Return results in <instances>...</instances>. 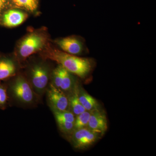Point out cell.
<instances>
[{
	"label": "cell",
	"mask_w": 156,
	"mask_h": 156,
	"mask_svg": "<svg viewBox=\"0 0 156 156\" xmlns=\"http://www.w3.org/2000/svg\"><path fill=\"white\" fill-rule=\"evenodd\" d=\"M40 55L44 60L56 62L73 74L84 79L89 75L94 67L92 58H83L69 54L53 47L50 43Z\"/></svg>",
	"instance_id": "obj_1"
},
{
	"label": "cell",
	"mask_w": 156,
	"mask_h": 156,
	"mask_svg": "<svg viewBox=\"0 0 156 156\" xmlns=\"http://www.w3.org/2000/svg\"><path fill=\"white\" fill-rule=\"evenodd\" d=\"M50 35L46 27L32 31L17 43L15 52L16 58L18 61H23L31 55L40 53L50 43Z\"/></svg>",
	"instance_id": "obj_2"
},
{
	"label": "cell",
	"mask_w": 156,
	"mask_h": 156,
	"mask_svg": "<svg viewBox=\"0 0 156 156\" xmlns=\"http://www.w3.org/2000/svg\"><path fill=\"white\" fill-rule=\"evenodd\" d=\"M50 67L43 62L35 63L30 68L28 79L35 93L43 94L48 88L51 76Z\"/></svg>",
	"instance_id": "obj_3"
},
{
	"label": "cell",
	"mask_w": 156,
	"mask_h": 156,
	"mask_svg": "<svg viewBox=\"0 0 156 156\" xmlns=\"http://www.w3.org/2000/svg\"><path fill=\"white\" fill-rule=\"evenodd\" d=\"M9 88L12 96L18 102L27 105L33 103L35 93L25 76H16L10 83Z\"/></svg>",
	"instance_id": "obj_4"
},
{
	"label": "cell",
	"mask_w": 156,
	"mask_h": 156,
	"mask_svg": "<svg viewBox=\"0 0 156 156\" xmlns=\"http://www.w3.org/2000/svg\"><path fill=\"white\" fill-rule=\"evenodd\" d=\"M88 127L75 129L70 134V140L72 144L77 149H85L93 144L101 136Z\"/></svg>",
	"instance_id": "obj_5"
},
{
	"label": "cell",
	"mask_w": 156,
	"mask_h": 156,
	"mask_svg": "<svg viewBox=\"0 0 156 156\" xmlns=\"http://www.w3.org/2000/svg\"><path fill=\"white\" fill-rule=\"evenodd\" d=\"M53 42L59 50L75 56L82 55L87 50L83 39L76 36L60 38Z\"/></svg>",
	"instance_id": "obj_6"
},
{
	"label": "cell",
	"mask_w": 156,
	"mask_h": 156,
	"mask_svg": "<svg viewBox=\"0 0 156 156\" xmlns=\"http://www.w3.org/2000/svg\"><path fill=\"white\" fill-rule=\"evenodd\" d=\"M73 74L58 65L51 72V83L64 92H70L76 87Z\"/></svg>",
	"instance_id": "obj_7"
},
{
	"label": "cell",
	"mask_w": 156,
	"mask_h": 156,
	"mask_svg": "<svg viewBox=\"0 0 156 156\" xmlns=\"http://www.w3.org/2000/svg\"><path fill=\"white\" fill-rule=\"evenodd\" d=\"M28 12L16 8H9L4 11L0 19V26L13 28L21 25L27 19Z\"/></svg>",
	"instance_id": "obj_8"
},
{
	"label": "cell",
	"mask_w": 156,
	"mask_h": 156,
	"mask_svg": "<svg viewBox=\"0 0 156 156\" xmlns=\"http://www.w3.org/2000/svg\"><path fill=\"white\" fill-rule=\"evenodd\" d=\"M48 102L52 110H68L69 101L65 92L50 83L48 89Z\"/></svg>",
	"instance_id": "obj_9"
},
{
	"label": "cell",
	"mask_w": 156,
	"mask_h": 156,
	"mask_svg": "<svg viewBox=\"0 0 156 156\" xmlns=\"http://www.w3.org/2000/svg\"><path fill=\"white\" fill-rule=\"evenodd\" d=\"M17 65L10 56L0 54V82L16 76Z\"/></svg>",
	"instance_id": "obj_10"
},
{
	"label": "cell",
	"mask_w": 156,
	"mask_h": 156,
	"mask_svg": "<svg viewBox=\"0 0 156 156\" xmlns=\"http://www.w3.org/2000/svg\"><path fill=\"white\" fill-rule=\"evenodd\" d=\"M87 127L102 135L108 129L107 120L105 114L101 112L98 109L93 111Z\"/></svg>",
	"instance_id": "obj_11"
},
{
	"label": "cell",
	"mask_w": 156,
	"mask_h": 156,
	"mask_svg": "<svg viewBox=\"0 0 156 156\" xmlns=\"http://www.w3.org/2000/svg\"><path fill=\"white\" fill-rule=\"evenodd\" d=\"M9 8L21 9L26 12L35 13L38 8L39 0H8Z\"/></svg>",
	"instance_id": "obj_12"
},
{
	"label": "cell",
	"mask_w": 156,
	"mask_h": 156,
	"mask_svg": "<svg viewBox=\"0 0 156 156\" xmlns=\"http://www.w3.org/2000/svg\"><path fill=\"white\" fill-rule=\"evenodd\" d=\"M78 97L86 110L92 111L98 109V105L96 99L83 89L78 88Z\"/></svg>",
	"instance_id": "obj_13"
},
{
	"label": "cell",
	"mask_w": 156,
	"mask_h": 156,
	"mask_svg": "<svg viewBox=\"0 0 156 156\" xmlns=\"http://www.w3.org/2000/svg\"><path fill=\"white\" fill-rule=\"evenodd\" d=\"M69 101V108L71 109V112L75 115H77L86 111V109L81 104L78 97V88L76 86L74 87L72 91L70 92L68 97Z\"/></svg>",
	"instance_id": "obj_14"
},
{
	"label": "cell",
	"mask_w": 156,
	"mask_h": 156,
	"mask_svg": "<svg viewBox=\"0 0 156 156\" xmlns=\"http://www.w3.org/2000/svg\"><path fill=\"white\" fill-rule=\"evenodd\" d=\"M56 122H65L74 123L75 115L71 111L69 110L58 111L52 110Z\"/></svg>",
	"instance_id": "obj_15"
},
{
	"label": "cell",
	"mask_w": 156,
	"mask_h": 156,
	"mask_svg": "<svg viewBox=\"0 0 156 156\" xmlns=\"http://www.w3.org/2000/svg\"><path fill=\"white\" fill-rule=\"evenodd\" d=\"M93 111H86L76 115L74 122V130L87 127L89 119Z\"/></svg>",
	"instance_id": "obj_16"
},
{
	"label": "cell",
	"mask_w": 156,
	"mask_h": 156,
	"mask_svg": "<svg viewBox=\"0 0 156 156\" xmlns=\"http://www.w3.org/2000/svg\"><path fill=\"white\" fill-rule=\"evenodd\" d=\"M8 101L7 89L5 86L0 82V109L4 110L6 108Z\"/></svg>",
	"instance_id": "obj_17"
},
{
	"label": "cell",
	"mask_w": 156,
	"mask_h": 156,
	"mask_svg": "<svg viewBox=\"0 0 156 156\" xmlns=\"http://www.w3.org/2000/svg\"><path fill=\"white\" fill-rule=\"evenodd\" d=\"M59 130L65 134H71L74 130V123L70 122H57Z\"/></svg>",
	"instance_id": "obj_18"
},
{
	"label": "cell",
	"mask_w": 156,
	"mask_h": 156,
	"mask_svg": "<svg viewBox=\"0 0 156 156\" xmlns=\"http://www.w3.org/2000/svg\"><path fill=\"white\" fill-rule=\"evenodd\" d=\"M9 8L8 0H0V19L4 11Z\"/></svg>",
	"instance_id": "obj_19"
}]
</instances>
